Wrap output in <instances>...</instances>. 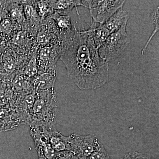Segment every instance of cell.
Returning a JSON list of instances; mask_svg holds the SVG:
<instances>
[{
  "label": "cell",
  "instance_id": "obj_1",
  "mask_svg": "<svg viewBox=\"0 0 159 159\" xmlns=\"http://www.w3.org/2000/svg\"><path fill=\"white\" fill-rule=\"evenodd\" d=\"M60 59L66 69L69 78L80 89H96L105 85L109 79L108 62L99 56L85 30L76 29Z\"/></svg>",
  "mask_w": 159,
  "mask_h": 159
},
{
  "label": "cell",
  "instance_id": "obj_2",
  "mask_svg": "<svg viewBox=\"0 0 159 159\" xmlns=\"http://www.w3.org/2000/svg\"><path fill=\"white\" fill-rule=\"evenodd\" d=\"M36 91V99L31 109L29 125H54L57 109L54 88Z\"/></svg>",
  "mask_w": 159,
  "mask_h": 159
},
{
  "label": "cell",
  "instance_id": "obj_3",
  "mask_svg": "<svg viewBox=\"0 0 159 159\" xmlns=\"http://www.w3.org/2000/svg\"><path fill=\"white\" fill-rule=\"evenodd\" d=\"M126 27L109 35L104 43L99 47L98 53L103 60L108 61L119 57L130 42L131 38Z\"/></svg>",
  "mask_w": 159,
  "mask_h": 159
},
{
  "label": "cell",
  "instance_id": "obj_4",
  "mask_svg": "<svg viewBox=\"0 0 159 159\" xmlns=\"http://www.w3.org/2000/svg\"><path fill=\"white\" fill-rule=\"evenodd\" d=\"M67 138L73 155L79 159H87L99 149L101 144L94 135L82 136L73 134Z\"/></svg>",
  "mask_w": 159,
  "mask_h": 159
},
{
  "label": "cell",
  "instance_id": "obj_5",
  "mask_svg": "<svg viewBox=\"0 0 159 159\" xmlns=\"http://www.w3.org/2000/svg\"><path fill=\"white\" fill-rule=\"evenodd\" d=\"M88 5L93 22L103 24L119 9L122 8L125 1L103 0L85 1Z\"/></svg>",
  "mask_w": 159,
  "mask_h": 159
},
{
  "label": "cell",
  "instance_id": "obj_6",
  "mask_svg": "<svg viewBox=\"0 0 159 159\" xmlns=\"http://www.w3.org/2000/svg\"><path fill=\"white\" fill-rule=\"evenodd\" d=\"M22 124L21 119L15 109L0 108V131L13 130Z\"/></svg>",
  "mask_w": 159,
  "mask_h": 159
},
{
  "label": "cell",
  "instance_id": "obj_7",
  "mask_svg": "<svg viewBox=\"0 0 159 159\" xmlns=\"http://www.w3.org/2000/svg\"><path fill=\"white\" fill-rule=\"evenodd\" d=\"M129 18V13L123 10L122 7L118 9L102 25L109 31L111 34L119 31L122 28L126 27Z\"/></svg>",
  "mask_w": 159,
  "mask_h": 159
},
{
  "label": "cell",
  "instance_id": "obj_8",
  "mask_svg": "<svg viewBox=\"0 0 159 159\" xmlns=\"http://www.w3.org/2000/svg\"><path fill=\"white\" fill-rule=\"evenodd\" d=\"M92 22L90 27L87 30H85L89 39L97 48L99 49L106 40L110 34L109 31L102 24H99Z\"/></svg>",
  "mask_w": 159,
  "mask_h": 159
},
{
  "label": "cell",
  "instance_id": "obj_9",
  "mask_svg": "<svg viewBox=\"0 0 159 159\" xmlns=\"http://www.w3.org/2000/svg\"><path fill=\"white\" fill-rule=\"evenodd\" d=\"M56 78V72L55 70L45 72L40 71V73H38L32 79L33 88L35 91L54 88Z\"/></svg>",
  "mask_w": 159,
  "mask_h": 159
},
{
  "label": "cell",
  "instance_id": "obj_10",
  "mask_svg": "<svg viewBox=\"0 0 159 159\" xmlns=\"http://www.w3.org/2000/svg\"><path fill=\"white\" fill-rule=\"evenodd\" d=\"M23 6L24 16L28 24L27 27L37 29V27L40 26L41 20L38 14L37 11L33 6V1H20Z\"/></svg>",
  "mask_w": 159,
  "mask_h": 159
},
{
  "label": "cell",
  "instance_id": "obj_11",
  "mask_svg": "<svg viewBox=\"0 0 159 159\" xmlns=\"http://www.w3.org/2000/svg\"><path fill=\"white\" fill-rule=\"evenodd\" d=\"M54 11L58 13H67L72 11L74 8H76L77 15L79 16L77 7L81 6L88 8V6L84 4L83 1H69V0H57V1H48Z\"/></svg>",
  "mask_w": 159,
  "mask_h": 159
},
{
  "label": "cell",
  "instance_id": "obj_12",
  "mask_svg": "<svg viewBox=\"0 0 159 159\" xmlns=\"http://www.w3.org/2000/svg\"><path fill=\"white\" fill-rule=\"evenodd\" d=\"M19 25L8 16L3 18L0 21V34L9 41L14 30Z\"/></svg>",
  "mask_w": 159,
  "mask_h": 159
},
{
  "label": "cell",
  "instance_id": "obj_13",
  "mask_svg": "<svg viewBox=\"0 0 159 159\" xmlns=\"http://www.w3.org/2000/svg\"><path fill=\"white\" fill-rule=\"evenodd\" d=\"M34 6L42 22L54 12L48 1H33Z\"/></svg>",
  "mask_w": 159,
  "mask_h": 159
},
{
  "label": "cell",
  "instance_id": "obj_14",
  "mask_svg": "<svg viewBox=\"0 0 159 159\" xmlns=\"http://www.w3.org/2000/svg\"><path fill=\"white\" fill-rule=\"evenodd\" d=\"M37 57L36 55H33L29 61V63L26 66L23 70V74L27 77L32 79L38 74Z\"/></svg>",
  "mask_w": 159,
  "mask_h": 159
},
{
  "label": "cell",
  "instance_id": "obj_15",
  "mask_svg": "<svg viewBox=\"0 0 159 159\" xmlns=\"http://www.w3.org/2000/svg\"><path fill=\"white\" fill-rule=\"evenodd\" d=\"M159 7H158L156 9L155 11L153 13V20L155 24L154 30H153V32L152 33L150 37L148 39V41L146 43L145 47H144V48H143V49L142 50V55H143V54H144L146 49H147V47H148V45H149V43L150 42L153 36L155 35V34H156L157 32L159 31Z\"/></svg>",
  "mask_w": 159,
  "mask_h": 159
},
{
  "label": "cell",
  "instance_id": "obj_16",
  "mask_svg": "<svg viewBox=\"0 0 159 159\" xmlns=\"http://www.w3.org/2000/svg\"><path fill=\"white\" fill-rule=\"evenodd\" d=\"M87 159H111L103 145H101L98 150L91 155Z\"/></svg>",
  "mask_w": 159,
  "mask_h": 159
},
{
  "label": "cell",
  "instance_id": "obj_17",
  "mask_svg": "<svg viewBox=\"0 0 159 159\" xmlns=\"http://www.w3.org/2000/svg\"><path fill=\"white\" fill-rule=\"evenodd\" d=\"M123 159H152L143 154L137 152H132L126 153L124 156Z\"/></svg>",
  "mask_w": 159,
  "mask_h": 159
},
{
  "label": "cell",
  "instance_id": "obj_18",
  "mask_svg": "<svg viewBox=\"0 0 159 159\" xmlns=\"http://www.w3.org/2000/svg\"><path fill=\"white\" fill-rule=\"evenodd\" d=\"M9 48V42L0 34V55H2Z\"/></svg>",
  "mask_w": 159,
  "mask_h": 159
},
{
  "label": "cell",
  "instance_id": "obj_19",
  "mask_svg": "<svg viewBox=\"0 0 159 159\" xmlns=\"http://www.w3.org/2000/svg\"><path fill=\"white\" fill-rule=\"evenodd\" d=\"M2 56L0 55V66H1V61H2Z\"/></svg>",
  "mask_w": 159,
  "mask_h": 159
},
{
  "label": "cell",
  "instance_id": "obj_20",
  "mask_svg": "<svg viewBox=\"0 0 159 159\" xmlns=\"http://www.w3.org/2000/svg\"><path fill=\"white\" fill-rule=\"evenodd\" d=\"M2 83V82H1V81H0V84H1Z\"/></svg>",
  "mask_w": 159,
  "mask_h": 159
},
{
  "label": "cell",
  "instance_id": "obj_21",
  "mask_svg": "<svg viewBox=\"0 0 159 159\" xmlns=\"http://www.w3.org/2000/svg\"></svg>",
  "mask_w": 159,
  "mask_h": 159
}]
</instances>
